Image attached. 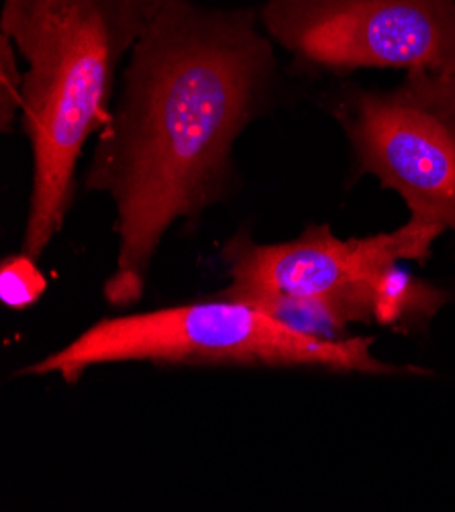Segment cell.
<instances>
[{"label":"cell","instance_id":"6da1fadb","mask_svg":"<svg viewBox=\"0 0 455 512\" xmlns=\"http://www.w3.org/2000/svg\"><path fill=\"white\" fill-rule=\"evenodd\" d=\"M276 51L258 7L198 0H166L133 47L82 178L115 207L119 249L103 290L115 309L139 302L172 227L231 196L237 141L276 107Z\"/></svg>","mask_w":455,"mask_h":512},{"label":"cell","instance_id":"7a4b0ae2","mask_svg":"<svg viewBox=\"0 0 455 512\" xmlns=\"http://www.w3.org/2000/svg\"><path fill=\"white\" fill-rule=\"evenodd\" d=\"M166 0H3L0 33L25 62L21 127L31 188L21 251L37 260L64 229L86 143L111 117L121 72Z\"/></svg>","mask_w":455,"mask_h":512},{"label":"cell","instance_id":"3957f363","mask_svg":"<svg viewBox=\"0 0 455 512\" xmlns=\"http://www.w3.org/2000/svg\"><path fill=\"white\" fill-rule=\"evenodd\" d=\"M370 337L339 341L298 333L268 313L235 300L170 306L139 315L109 317L66 347L19 370V376H58L76 384L88 370L109 364L158 366H264L317 368L343 374L423 376V368L392 366L372 353Z\"/></svg>","mask_w":455,"mask_h":512},{"label":"cell","instance_id":"277c9868","mask_svg":"<svg viewBox=\"0 0 455 512\" xmlns=\"http://www.w3.org/2000/svg\"><path fill=\"white\" fill-rule=\"evenodd\" d=\"M319 100L347 139L351 184L372 176L411 221L455 235V70L404 72L386 90L341 82Z\"/></svg>","mask_w":455,"mask_h":512},{"label":"cell","instance_id":"5b68a950","mask_svg":"<svg viewBox=\"0 0 455 512\" xmlns=\"http://www.w3.org/2000/svg\"><path fill=\"white\" fill-rule=\"evenodd\" d=\"M258 17L305 78L455 70V0H264Z\"/></svg>","mask_w":455,"mask_h":512},{"label":"cell","instance_id":"8992f818","mask_svg":"<svg viewBox=\"0 0 455 512\" xmlns=\"http://www.w3.org/2000/svg\"><path fill=\"white\" fill-rule=\"evenodd\" d=\"M439 231L407 221L394 231L339 239L333 229L309 225L296 239L258 243L247 231L223 245L231 284L217 298L292 296L323 302L347 325L376 323L380 288L402 262H425Z\"/></svg>","mask_w":455,"mask_h":512},{"label":"cell","instance_id":"52a82bcc","mask_svg":"<svg viewBox=\"0 0 455 512\" xmlns=\"http://www.w3.org/2000/svg\"><path fill=\"white\" fill-rule=\"evenodd\" d=\"M47 290V280L37 268V260L27 253L11 255L0 266V300L13 311H25Z\"/></svg>","mask_w":455,"mask_h":512},{"label":"cell","instance_id":"ba28073f","mask_svg":"<svg viewBox=\"0 0 455 512\" xmlns=\"http://www.w3.org/2000/svg\"><path fill=\"white\" fill-rule=\"evenodd\" d=\"M25 70L19 66V51L0 33V131L11 133L23 113Z\"/></svg>","mask_w":455,"mask_h":512}]
</instances>
